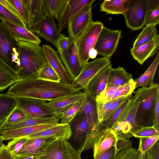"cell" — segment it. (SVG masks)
Here are the masks:
<instances>
[{"mask_svg":"<svg viewBox=\"0 0 159 159\" xmlns=\"http://www.w3.org/2000/svg\"><path fill=\"white\" fill-rule=\"evenodd\" d=\"M71 84L61 81L53 82L34 78L19 81L11 86L7 93L17 97L34 98L50 102L80 93Z\"/></svg>","mask_w":159,"mask_h":159,"instance_id":"obj_1","label":"cell"},{"mask_svg":"<svg viewBox=\"0 0 159 159\" xmlns=\"http://www.w3.org/2000/svg\"><path fill=\"white\" fill-rule=\"evenodd\" d=\"M16 41L18 48L19 65L17 74L19 81L36 78L48 64L42 47L32 43Z\"/></svg>","mask_w":159,"mask_h":159,"instance_id":"obj_2","label":"cell"},{"mask_svg":"<svg viewBox=\"0 0 159 159\" xmlns=\"http://www.w3.org/2000/svg\"><path fill=\"white\" fill-rule=\"evenodd\" d=\"M140 101L136 113L135 123L142 127L153 126L154 113L159 85L153 83L150 86L138 89Z\"/></svg>","mask_w":159,"mask_h":159,"instance_id":"obj_3","label":"cell"},{"mask_svg":"<svg viewBox=\"0 0 159 159\" xmlns=\"http://www.w3.org/2000/svg\"><path fill=\"white\" fill-rule=\"evenodd\" d=\"M103 23L93 20L76 38V47L82 67L88 62L90 50L94 48L97 39L102 27Z\"/></svg>","mask_w":159,"mask_h":159,"instance_id":"obj_4","label":"cell"},{"mask_svg":"<svg viewBox=\"0 0 159 159\" xmlns=\"http://www.w3.org/2000/svg\"><path fill=\"white\" fill-rule=\"evenodd\" d=\"M72 138L78 147L80 153L93 148L95 138L90 133L85 114L81 110L78 112L69 124Z\"/></svg>","mask_w":159,"mask_h":159,"instance_id":"obj_5","label":"cell"},{"mask_svg":"<svg viewBox=\"0 0 159 159\" xmlns=\"http://www.w3.org/2000/svg\"><path fill=\"white\" fill-rule=\"evenodd\" d=\"M0 61L17 73L19 65L18 46L0 22Z\"/></svg>","mask_w":159,"mask_h":159,"instance_id":"obj_6","label":"cell"},{"mask_svg":"<svg viewBox=\"0 0 159 159\" xmlns=\"http://www.w3.org/2000/svg\"><path fill=\"white\" fill-rule=\"evenodd\" d=\"M80 155L68 140L60 138L51 143L38 159H81Z\"/></svg>","mask_w":159,"mask_h":159,"instance_id":"obj_7","label":"cell"},{"mask_svg":"<svg viewBox=\"0 0 159 159\" xmlns=\"http://www.w3.org/2000/svg\"><path fill=\"white\" fill-rule=\"evenodd\" d=\"M111 63L110 58L102 57L88 62L83 67L71 85L76 91L84 89L91 80L100 71Z\"/></svg>","mask_w":159,"mask_h":159,"instance_id":"obj_8","label":"cell"},{"mask_svg":"<svg viewBox=\"0 0 159 159\" xmlns=\"http://www.w3.org/2000/svg\"><path fill=\"white\" fill-rule=\"evenodd\" d=\"M121 33V30H111L104 26L94 47L98 54L110 58L116 49Z\"/></svg>","mask_w":159,"mask_h":159,"instance_id":"obj_9","label":"cell"},{"mask_svg":"<svg viewBox=\"0 0 159 159\" xmlns=\"http://www.w3.org/2000/svg\"><path fill=\"white\" fill-rule=\"evenodd\" d=\"M148 8V0H132L126 11L122 14L127 26L133 31L141 29Z\"/></svg>","mask_w":159,"mask_h":159,"instance_id":"obj_10","label":"cell"},{"mask_svg":"<svg viewBox=\"0 0 159 159\" xmlns=\"http://www.w3.org/2000/svg\"><path fill=\"white\" fill-rule=\"evenodd\" d=\"M92 4L86 5L76 14L69 21L67 27L69 37L75 41L93 21L91 12Z\"/></svg>","mask_w":159,"mask_h":159,"instance_id":"obj_11","label":"cell"},{"mask_svg":"<svg viewBox=\"0 0 159 159\" xmlns=\"http://www.w3.org/2000/svg\"><path fill=\"white\" fill-rule=\"evenodd\" d=\"M18 98L16 107L22 110L28 116L34 118L55 117L44 105L43 100L27 98Z\"/></svg>","mask_w":159,"mask_h":159,"instance_id":"obj_12","label":"cell"},{"mask_svg":"<svg viewBox=\"0 0 159 159\" xmlns=\"http://www.w3.org/2000/svg\"><path fill=\"white\" fill-rule=\"evenodd\" d=\"M81 110L84 113L89 131L96 138L103 126L101 125L98 117L96 101L89 94L81 100Z\"/></svg>","mask_w":159,"mask_h":159,"instance_id":"obj_13","label":"cell"},{"mask_svg":"<svg viewBox=\"0 0 159 159\" xmlns=\"http://www.w3.org/2000/svg\"><path fill=\"white\" fill-rule=\"evenodd\" d=\"M30 32L38 37L44 38L55 47L56 42L61 34L55 18L51 16L44 17L42 20Z\"/></svg>","mask_w":159,"mask_h":159,"instance_id":"obj_14","label":"cell"},{"mask_svg":"<svg viewBox=\"0 0 159 159\" xmlns=\"http://www.w3.org/2000/svg\"><path fill=\"white\" fill-rule=\"evenodd\" d=\"M43 52L48 64L50 65L64 83L71 84L73 80L61 62L57 51L49 45L42 46Z\"/></svg>","mask_w":159,"mask_h":159,"instance_id":"obj_15","label":"cell"},{"mask_svg":"<svg viewBox=\"0 0 159 159\" xmlns=\"http://www.w3.org/2000/svg\"><path fill=\"white\" fill-rule=\"evenodd\" d=\"M60 58L73 80L80 73L82 67L74 41L66 49L58 53Z\"/></svg>","mask_w":159,"mask_h":159,"instance_id":"obj_16","label":"cell"},{"mask_svg":"<svg viewBox=\"0 0 159 159\" xmlns=\"http://www.w3.org/2000/svg\"><path fill=\"white\" fill-rule=\"evenodd\" d=\"M57 139L51 137L28 139L22 146L17 156H31L38 158L43 153L48 146Z\"/></svg>","mask_w":159,"mask_h":159,"instance_id":"obj_17","label":"cell"},{"mask_svg":"<svg viewBox=\"0 0 159 159\" xmlns=\"http://www.w3.org/2000/svg\"><path fill=\"white\" fill-rule=\"evenodd\" d=\"M95 0H68L57 20L58 29L61 32L67 27L70 19L87 5L92 4Z\"/></svg>","mask_w":159,"mask_h":159,"instance_id":"obj_18","label":"cell"},{"mask_svg":"<svg viewBox=\"0 0 159 159\" xmlns=\"http://www.w3.org/2000/svg\"><path fill=\"white\" fill-rule=\"evenodd\" d=\"M112 69L111 63L100 71L89 81L84 89V92L96 100L105 89L109 74Z\"/></svg>","mask_w":159,"mask_h":159,"instance_id":"obj_19","label":"cell"},{"mask_svg":"<svg viewBox=\"0 0 159 159\" xmlns=\"http://www.w3.org/2000/svg\"><path fill=\"white\" fill-rule=\"evenodd\" d=\"M26 11V26L31 31L43 19V0H21Z\"/></svg>","mask_w":159,"mask_h":159,"instance_id":"obj_20","label":"cell"},{"mask_svg":"<svg viewBox=\"0 0 159 159\" xmlns=\"http://www.w3.org/2000/svg\"><path fill=\"white\" fill-rule=\"evenodd\" d=\"M117 139L116 134L112 129L103 127L99 132L94 143V158L103 151L115 147Z\"/></svg>","mask_w":159,"mask_h":159,"instance_id":"obj_21","label":"cell"},{"mask_svg":"<svg viewBox=\"0 0 159 159\" xmlns=\"http://www.w3.org/2000/svg\"><path fill=\"white\" fill-rule=\"evenodd\" d=\"M86 95V93L81 91L78 94L60 98L48 102L44 101L43 104L55 117L59 119L62 113L67 107L81 100Z\"/></svg>","mask_w":159,"mask_h":159,"instance_id":"obj_22","label":"cell"},{"mask_svg":"<svg viewBox=\"0 0 159 159\" xmlns=\"http://www.w3.org/2000/svg\"><path fill=\"white\" fill-rule=\"evenodd\" d=\"M1 22L10 35L15 40L40 44L41 40L39 38L28 29L4 20H1Z\"/></svg>","mask_w":159,"mask_h":159,"instance_id":"obj_23","label":"cell"},{"mask_svg":"<svg viewBox=\"0 0 159 159\" xmlns=\"http://www.w3.org/2000/svg\"><path fill=\"white\" fill-rule=\"evenodd\" d=\"M159 36L136 48H131L130 52L133 58L142 65L148 58L156 54L159 51Z\"/></svg>","mask_w":159,"mask_h":159,"instance_id":"obj_24","label":"cell"},{"mask_svg":"<svg viewBox=\"0 0 159 159\" xmlns=\"http://www.w3.org/2000/svg\"><path fill=\"white\" fill-rule=\"evenodd\" d=\"M59 124V123H55L29 126L4 131L0 134L4 140H12L18 138L27 137Z\"/></svg>","mask_w":159,"mask_h":159,"instance_id":"obj_25","label":"cell"},{"mask_svg":"<svg viewBox=\"0 0 159 159\" xmlns=\"http://www.w3.org/2000/svg\"><path fill=\"white\" fill-rule=\"evenodd\" d=\"M72 132L69 124L58 125L30 135L28 139L43 137H51L62 138L68 140L72 136Z\"/></svg>","mask_w":159,"mask_h":159,"instance_id":"obj_26","label":"cell"},{"mask_svg":"<svg viewBox=\"0 0 159 159\" xmlns=\"http://www.w3.org/2000/svg\"><path fill=\"white\" fill-rule=\"evenodd\" d=\"M59 120L55 117L34 118L28 117L24 120L15 124H3L0 125V134L6 131L26 127L50 123H59Z\"/></svg>","mask_w":159,"mask_h":159,"instance_id":"obj_27","label":"cell"},{"mask_svg":"<svg viewBox=\"0 0 159 159\" xmlns=\"http://www.w3.org/2000/svg\"><path fill=\"white\" fill-rule=\"evenodd\" d=\"M131 94L114 111L111 116L100 123L107 129H111L114 125L126 114L133 104Z\"/></svg>","mask_w":159,"mask_h":159,"instance_id":"obj_28","label":"cell"},{"mask_svg":"<svg viewBox=\"0 0 159 159\" xmlns=\"http://www.w3.org/2000/svg\"><path fill=\"white\" fill-rule=\"evenodd\" d=\"M18 99L7 93L0 94V124L6 120L16 107Z\"/></svg>","mask_w":159,"mask_h":159,"instance_id":"obj_29","label":"cell"},{"mask_svg":"<svg viewBox=\"0 0 159 159\" xmlns=\"http://www.w3.org/2000/svg\"><path fill=\"white\" fill-rule=\"evenodd\" d=\"M132 0H105L101 4L100 11L107 14H123Z\"/></svg>","mask_w":159,"mask_h":159,"instance_id":"obj_30","label":"cell"},{"mask_svg":"<svg viewBox=\"0 0 159 159\" xmlns=\"http://www.w3.org/2000/svg\"><path fill=\"white\" fill-rule=\"evenodd\" d=\"M132 79V75L127 72L122 67L113 68L109 74L106 86H121Z\"/></svg>","mask_w":159,"mask_h":159,"instance_id":"obj_31","label":"cell"},{"mask_svg":"<svg viewBox=\"0 0 159 159\" xmlns=\"http://www.w3.org/2000/svg\"><path fill=\"white\" fill-rule=\"evenodd\" d=\"M159 52L158 51L154 60L146 71L134 80L135 88L139 87H148L153 83L154 77L159 63Z\"/></svg>","mask_w":159,"mask_h":159,"instance_id":"obj_32","label":"cell"},{"mask_svg":"<svg viewBox=\"0 0 159 159\" xmlns=\"http://www.w3.org/2000/svg\"><path fill=\"white\" fill-rule=\"evenodd\" d=\"M19 81L17 73L0 61V92Z\"/></svg>","mask_w":159,"mask_h":159,"instance_id":"obj_33","label":"cell"},{"mask_svg":"<svg viewBox=\"0 0 159 159\" xmlns=\"http://www.w3.org/2000/svg\"><path fill=\"white\" fill-rule=\"evenodd\" d=\"M68 0H43L44 17L47 16H53L57 20Z\"/></svg>","mask_w":159,"mask_h":159,"instance_id":"obj_34","label":"cell"},{"mask_svg":"<svg viewBox=\"0 0 159 159\" xmlns=\"http://www.w3.org/2000/svg\"><path fill=\"white\" fill-rule=\"evenodd\" d=\"M159 23V0H148V8L144 24L156 26Z\"/></svg>","mask_w":159,"mask_h":159,"instance_id":"obj_35","label":"cell"},{"mask_svg":"<svg viewBox=\"0 0 159 159\" xmlns=\"http://www.w3.org/2000/svg\"><path fill=\"white\" fill-rule=\"evenodd\" d=\"M158 36L156 26L146 25L136 39L132 48H135L148 43Z\"/></svg>","mask_w":159,"mask_h":159,"instance_id":"obj_36","label":"cell"},{"mask_svg":"<svg viewBox=\"0 0 159 159\" xmlns=\"http://www.w3.org/2000/svg\"><path fill=\"white\" fill-rule=\"evenodd\" d=\"M82 106L81 100L77 101L67 107L62 113L59 120V123L69 124L80 110Z\"/></svg>","mask_w":159,"mask_h":159,"instance_id":"obj_37","label":"cell"},{"mask_svg":"<svg viewBox=\"0 0 159 159\" xmlns=\"http://www.w3.org/2000/svg\"><path fill=\"white\" fill-rule=\"evenodd\" d=\"M135 82L132 79L127 84L119 86L110 100L131 94L135 89Z\"/></svg>","mask_w":159,"mask_h":159,"instance_id":"obj_38","label":"cell"},{"mask_svg":"<svg viewBox=\"0 0 159 159\" xmlns=\"http://www.w3.org/2000/svg\"><path fill=\"white\" fill-rule=\"evenodd\" d=\"M159 132L149 137H141L139 139L138 150L140 153L145 154L154 143L159 139Z\"/></svg>","mask_w":159,"mask_h":159,"instance_id":"obj_39","label":"cell"},{"mask_svg":"<svg viewBox=\"0 0 159 159\" xmlns=\"http://www.w3.org/2000/svg\"><path fill=\"white\" fill-rule=\"evenodd\" d=\"M0 19L4 20L27 29L21 19L18 17L0 4Z\"/></svg>","mask_w":159,"mask_h":159,"instance_id":"obj_40","label":"cell"},{"mask_svg":"<svg viewBox=\"0 0 159 159\" xmlns=\"http://www.w3.org/2000/svg\"><path fill=\"white\" fill-rule=\"evenodd\" d=\"M132 145V142L120 151L112 159H139L140 153Z\"/></svg>","mask_w":159,"mask_h":159,"instance_id":"obj_41","label":"cell"},{"mask_svg":"<svg viewBox=\"0 0 159 159\" xmlns=\"http://www.w3.org/2000/svg\"><path fill=\"white\" fill-rule=\"evenodd\" d=\"M36 78L53 82L61 81L57 74L48 64L41 70Z\"/></svg>","mask_w":159,"mask_h":159,"instance_id":"obj_42","label":"cell"},{"mask_svg":"<svg viewBox=\"0 0 159 159\" xmlns=\"http://www.w3.org/2000/svg\"><path fill=\"white\" fill-rule=\"evenodd\" d=\"M26 137L12 139L8 143L6 147L10 152L16 158L23 145L28 140Z\"/></svg>","mask_w":159,"mask_h":159,"instance_id":"obj_43","label":"cell"},{"mask_svg":"<svg viewBox=\"0 0 159 159\" xmlns=\"http://www.w3.org/2000/svg\"><path fill=\"white\" fill-rule=\"evenodd\" d=\"M29 117L20 109L16 107L3 124H15L20 122Z\"/></svg>","mask_w":159,"mask_h":159,"instance_id":"obj_44","label":"cell"},{"mask_svg":"<svg viewBox=\"0 0 159 159\" xmlns=\"http://www.w3.org/2000/svg\"><path fill=\"white\" fill-rule=\"evenodd\" d=\"M159 132V130L153 126L143 127L132 133L133 136L138 138L152 136Z\"/></svg>","mask_w":159,"mask_h":159,"instance_id":"obj_45","label":"cell"},{"mask_svg":"<svg viewBox=\"0 0 159 159\" xmlns=\"http://www.w3.org/2000/svg\"><path fill=\"white\" fill-rule=\"evenodd\" d=\"M119 87L106 86L104 90L96 99V101L105 103L109 101Z\"/></svg>","mask_w":159,"mask_h":159,"instance_id":"obj_46","label":"cell"},{"mask_svg":"<svg viewBox=\"0 0 159 159\" xmlns=\"http://www.w3.org/2000/svg\"><path fill=\"white\" fill-rule=\"evenodd\" d=\"M72 42L71 39L63 34H60L56 43L58 53L67 49Z\"/></svg>","mask_w":159,"mask_h":159,"instance_id":"obj_47","label":"cell"},{"mask_svg":"<svg viewBox=\"0 0 159 159\" xmlns=\"http://www.w3.org/2000/svg\"><path fill=\"white\" fill-rule=\"evenodd\" d=\"M15 7L21 19L26 25L27 17L26 11L21 0H8Z\"/></svg>","mask_w":159,"mask_h":159,"instance_id":"obj_48","label":"cell"},{"mask_svg":"<svg viewBox=\"0 0 159 159\" xmlns=\"http://www.w3.org/2000/svg\"><path fill=\"white\" fill-rule=\"evenodd\" d=\"M129 95L112 100V102L110 108L104 116L102 121L110 117L114 111L125 100Z\"/></svg>","mask_w":159,"mask_h":159,"instance_id":"obj_49","label":"cell"},{"mask_svg":"<svg viewBox=\"0 0 159 159\" xmlns=\"http://www.w3.org/2000/svg\"><path fill=\"white\" fill-rule=\"evenodd\" d=\"M115 147L107 149L94 158V159H112L116 155Z\"/></svg>","mask_w":159,"mask_h":159,"instance_id":"obj_50","label":"cell"},{"mask_svg":"<svg viewBox=\"0 0 159 159\" xmlns=\"http://www.w3.org/2000/svg\"><path fill=\"white\" fill-rule=\"evenodd\" d=\"M148 156L151 159H159V139L149 149L147 153Z\"/></svg>","mask_w":159,"mask_h":159,"instance_id":"obj_51","label":"cell"},{"mask_svg":"<svg viewBox=\"0 0 159 159\" xmlns=\"http://www.w3.org/2000/svg\"><path fill=\"white\" fill-rule=\"evenodd\" d=\"M0 4L18 17H21L14 6L8 0H0Z\"/></svg>","mask_w":159,"mask_h":159,"instance_id":"obj_52","label":"cell"},{"mask_svg":"<svg viewBox=\"0 0 159 159\" xmlns=\"http://www.w3.org/2000/svg\"><path fill=\"white\" fill-rule=\"evenodd\" d=\"M153 127L159 130V95L157 97L155 104Z\"/></svg>","mask_w":159,"mask_h":159,"instance_id":"obj_53","label":"cell"},{"mask_svg":"<svg viewBox=\"0 0 159 159\" xmlns=\"http://www.w3.org/2000/svg\"><path fill=\"white\" fill-rule=\"evenodd\" d=\"M0 159H16L4 144L0 149Z\"/></svg>","mask_w":159,"mask_h":159,"instance_id":"obj_54","label":"cell"},{"mask_svg":"<svg viewBox=\"0 0 159 159\" xmlns=\"http://www.w3.org/2000/svg\"><path fill=\"white\" fill-rule=\"evenodd\" d=\"M98 54L97 51L94 48L91 49L89 52V58L94 59Z\"/></svg>","mask_w":159,"mask_h":159,"instance_id":"obj_55","label":"cell"},{"mask_svg":"<svg viewBox=\"0 0 159 159\" xmlns=\"http://www.w3.org/2000/svg\"><path fill=\"white\" fill-rule=\"evenodd\" d=\"M16 158V159H38L36 157L27 156H18Z\"/></svg>","mask_w":159,"mask_h":159,"instance_id":"obj_56","label":"cell"},{"mask_svg":"<svg viewBox=\"0 0 159 159\" xmlns=\"http://www.w3.org/2000/svg\"><path fill=\"white\" fill-rule=\"evenodd\" d=\"M139 159H151L149 157L147 153L145 154H142L140 153L139 157Z\"/></svg>","mask_w":159,"mask_h":159,"instance_id":"obj_57","label":"cell"},{"mask_svg":"<svg viewBox=\"0 0 159 159\" xmlns=\"http://www.w3.org/2000/svg\"><path fill=\"white\" fill-rule=\"evenodd\" d=\"M4 139L2 137V136L0 135V149L2 148V146L3 145V141Z\"/></svg>","mask_w":159,"mask_h":159,"instance_id":"obj_58","label":"cell"}]
</instances>
